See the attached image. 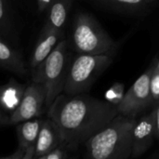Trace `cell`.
Instances as JSON below:
<instances>
[{"label":"cell","mask_w":159,"mask_h":159,"mask_svg":"<svg viewBox=\"0 0 159 159\" xmlns=\"http://www.w3.org/2000/svg\"><path fill=\"white\" fill-rule=\"evenodd\" d=\"M66 147L62 144L54 148L48 154L40 157L38 159H65L68 157V154L66 151Z\"/></svg>","instance_id":"19"},{"label":"cell","mask_w":159,"mask_h":159,"mask_svg":"<svg viewBox=\"0 0 159 159\" xmlns=\"http://www.w3.org/2000/svg\"><path fill=\"white\" fill-rule=\"evenodd\" d=\"M112 62L110 54L79 53L70 61L63 93L75 96L87 92Z\"/></svg>","instance_id":"4"},{"label":"cell","mask_w":159,"mask_h":159,"mask_svg":"<svg viewBox=\"0 0 159 159\" xmlns=\"http://www.w3.org/2000/svg\"><path fill=\"white\" fill-rule=\"evenodd\" d=\"M136 118L117 115L109 124L86 143L92 159H128L131 157L132 131Z\"/></svg>","instance_id":"2"},{"label":"cell","mask_w":159,"mask_h":159,"mask_svg":"<svg viewBox=\"0 0 159 159\" xmlns=\"http://www.w3.org/2000/svg\"><path fill=\"white\" fill-rule=\"evenodd\" d=\"M67 48V42L61 39L52 52L33 69V81L44 85L47 89V111L55 99L63 92L71 61Z\"/></svg>","instance_id":"3"},{"label":"cell","mask_w":159,"mask_h":159,"mask_svg":"<svg viewBox=\"0 0 159 159\" xmlns=\"http://www.w3.org/2000/svg\"><path fill=\"white\" fill-rule=\"evenodd\" d=\"M25 89L26 86L15 80L0 86V108L9 116L20 105Z\"/></svg>","instance_id":"11"},{"label":"cell","mask_w":159,"mask_h":159,"mask_svg":"<svg viewBox=\"0 0 159 159\" xmlns=\"http://www.w3.org/2000/svg\"><path fill=\"white\" fill-rule=\"evenodd\" d=\"M75 49L85 54H110L116 42L97 20L88 13L76 16L72 34Z\"/></svg>","instance_id":"5"},{"label":"cell","mask_w":159,"mask_h":159,"mask_svg":"<svg viewBox=\"0 0 159 159\" xmlns=\"http://www.w3.org/2000/svg\"><path fill=\"white\" fill-rule=\"evenodd\" d=\"M52 2H53V0H36L38 10L44 11L46 8H48L51 5Z\"/></svg>","instance_id":"22"},{"label":"cell","mask_w":159,"mask_h":159,"mask_svg":"<svg viewBox=\"0 0 159 159\" xmlns=\"http://www.w3.org/2000/svg\"><path fill=\"white\" fill-rule=\"evenodd\" d=\"M152 68L143 74L125 93L121 102L117 105L118 115L136 117L138 114L153 103L151 93Z\"/></svg>","instance_id":"6"},{"label":"cell","mask_w":159,"mask_h":159,"mask_svg":"<svg viewBox=\"0 0 159 159\" xmlns=\"http://www.w3.org/2000/svg\"><path fill=\"white\" fill-rule=\"evenodd\" d=\"M26 150L18 146L17 150L8 156H5V157H0V159H24V156H25Z\"/></svg>","instance_id":"20"},{"label":"cell","mask_w":159,"mask_h":159,"mask_svg":"<svg viewBox=\"0 0 159 159\" xmlns=\"http://www.w3.org/2000/svg\"><path fill=\"white\" fill-rule=\"evenodd\" d=\"M0 66L16 75H23L26 73L25 63L20 53L8 45L0 36Z\"/></svg>","instance_id":"12"},{"label":"cell","mask_w":159,"mask_h":159,"mask_svg":"<svg viewBox=\"0 0 159 159\" xmlns=\"http://www.w3.org/2000/svg\"><path fill=\"white\" fill-rule=\"evenodd\" d=\"M6 125H9V116L0 108V128Z\"/></svg>","instance_id":"23"},{"label":"cell","mask_w":159,"mask_h":159,"mask_svg":"<svg viewBox=\"0 0 159 159\" xmlns=\"http://www.w3.org/2000/svg\"><path fill=\"white\" fill-rule=\"evenodd\" d=\"M155 136L154 112L136 120L132 131L131 157H139L143 155L153 144Z\"/></svg>","instance_id":"8"},{"label":"cell","mask_w":159,"mask_h":159,"mask_svg":"<svg viewBox=\"0 0 159 159\" xmlns=\"http://www.w3.org/2000/svg\"><path fill=\"white\" fill-rule=\"evenodd\" d=\"M11 23L8 15L7 6L5 0H0V35L8 37L11 33Z\"/></svg>","instance_id":"16"},{"label":"cell","mask_w":159,"mask_h":159,"mask_svg":"<svg viewBox=\"0 0 159 159\" xmlns=\"http://www.w3.org/2000/svg\"><path fill=\"white\" fill-rule=\"evenodd\" d=\"M153 112L155 116V136L159 139V102L157 103V106Z\"/></svg>","instance_id":"21"},{"label":"cell","mask_w":159,"mask_h":159,"mask_svg":"<svg viewBox=\"0 0 159 159\" xmlns=\"http://www.w3.org/2000/svg\"><path fill=\"white\" fill-rule=\"evenodd\" d=\"M48 115L59 129L62 145L76 149L109 124L118 112L107 101L83 93L60 94L48 109Z\"/></svg>","instance_id":"1"},{"label":"cell","mask_w":159,"mask_h":159,"mask_svg":"<svg viewBox=\"0 0 159 159\" xmlns=\"http://www.w3.org/2000/svg\"><path fill=\"white\" fill-rule=\"evenodd\" d=\"M125 86L122 83H115L105 93V99L108 102L117 107L125 95Z\"/></svg>","instance_id":"17"},{"label":"cell","mask_w":159,"mask_h":159,"mask_svg":"<svg viewBox=\"0 0 159 159\" xmlns=\"http://www.w3.org/2000/svg\"><path fill=\"white\" fill-rule=\"evenodd\" d=\"M62 39V31L55 29H42L40 37L34 49L30 65L34 69L41 63Z\"/></svg>","instance_id":"10"},{"label":"cell","mask_w":159,"mask_h":159,"mask_svg":"<svg viewBox=\"0 0 159 159\" xmlns=\"http://www.w3.org/2000/svg\"><path fill=\"white\" fill-rule=\"evenodd\" d=\"M49 7L48 20L43 29L61 30L68 18L71 0H53Z\"/></svg>","instance_id":"14"},{"label":"cell","mask_w":159,"mask_h":159,"mask_svg":"<svg viewBox=\"0 0 159 159\" xmlns=\"http://www.w3.org/2000/svg\"><path fill=\"white\" fill-rule=\"evenodd\" d=\"M61 144H62L61 138L56 124L49 117L43 120L34 146V159H38Z\"/></svg>","instance_id":"9"},{"label":"cell","mask_w":159,"mask_h":159,"mask_svg":"<svg viewBox=\"0 0 159 159\" xmlns=\"http://www.w3.org/2000/svg\"><path fill=\"white\" fill-rule=\"evenodd\" d=\"M43 120L34 117L17 124V136L20 147L27 150L29 147L35 146V143L42 126Z\"/></svg>","instance_id":"13"},{"label":"cell","mask_w":159,"mask_h":159,"mask_svg":"<svg viewBox=\"0 0 159 159\" xmlns=\"http://www.w3.org/2000/svg\"><path fill=\"white\" fill-rule=\"evenodd\" d=\"M46 100L47 89L45 86L33 81L26 87L20 105L9 116V125H17L41 116L47 110Z\"/></svg>","instance_id":"7"},{"label":"cell","mask_w":159,"mask_h":159,"mask_svg":"<svg viewBox=\"0 0 159 159\" xmlns=\"http://www.w3.org/2000/svg\"><path fill=\"white\" fill-rule=\"evenodd\" d=\"M99 2L117 11L137 13L152 7L157 0H99Z\"/></svg>","instance_id":"15"},{"label":"cell","mask_w":159,"mask_h":159,"mask_svg":"<svg viewBox=\"0 0 159 159\" xmlns=\"http://www.w3.org/2000/svg\"><path fill=\"white\" fill-rule=\"evenodd\" d=\"M151 93L153 97V102H159V71L154 65L152 67V74H151Z\"/></svg>","instance_id":"18"}]
</instances>
